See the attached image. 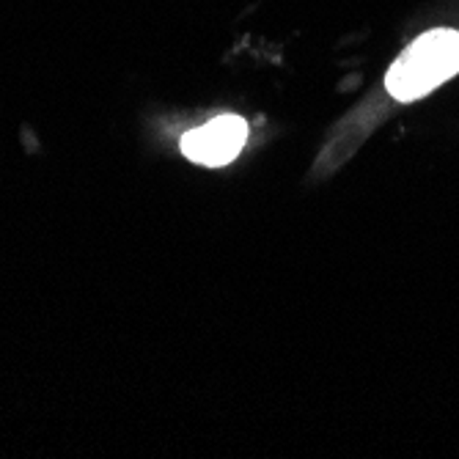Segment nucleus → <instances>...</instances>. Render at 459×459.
<instances>
[{"label":"nucleus","instance_id":"2","mask_svg":"<svg viewBox=\"0 0 459 459\" xmlns=\"http://www.w3.org/2000/svg\"><path fill=\"white\" fill-rule=\"evenodd\" d=\"M245 138H247V124L239 116H221L198 130H190L182 138V152L187 160L198 165L218 169V165L231 162L242 152Z\"/></svg>","mask_w":459,"mask_h":459},{"label":"nucleus","instance_id":"1","mask_svg":"<svg viewBox=\"0 0 459 459\" xmlns=\"http://www.w3.org/2000/svg\"><path fill=\"white\" fill-rule=\"evenodd\" d=\"M459 72V33L451 28L427 30L394 61L385 89L396 102L421 100Z\"/></svg>","mask_w":459,"mask_h":459}]
</instances>
